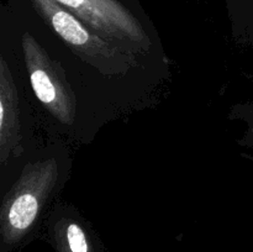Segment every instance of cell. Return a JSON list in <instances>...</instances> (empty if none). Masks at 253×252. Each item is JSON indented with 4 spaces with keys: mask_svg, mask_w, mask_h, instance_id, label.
Wrapping results in <instances>:
<instances>
[{
    "mask_svg": "<svg viewBox=\"0 0 253 252\" xmlns=\"http://www.w3.org/2000/svg\"><path fill=\"white\" fill-rule=\"evenodd\" d=\"M46 236L56 252H106L90 224L72 207H56L48 214Z\"/></svg>",
    "mask_w": 253,
    "mask_h": 252,
    "instance_id": "obj_6",
    "label": "cell"
},
{
    "mask_svg": "<svg viewBox=\"0 0 253 252\" xmlns=\"http://www.w3.org/2000/svg\"><path fill=\"white\" fill-rule=\"evenodd\" d=\"M30 2L62 46L101 77H127L132 69L142 67L143 59L101 37L54 0H30Z\"/></svg>",
    "mask_w": 253,
    "mask_h": 252,
    "instance_id": "obj_2",
    "label": "cell"
},
{
    "mask_svg": "<svg viewBox=\"0 0 253 252\" xmlns=\"http://www.w3.org/2000/svg\"><path fill=\"white\" fill-rule=\"evenodd\" d=\"M30 111L21 89L15 81L11 63L2 52L0 57V166L1 174L30 153Z\"/></svg>",
    "mask_w": 253,
    "mask_h": 252,
    "instance_id": "obj_5",
    "label": "cell"
},
{
    "mask_svg": "<svg viewBox=\"0 0 253 252\" xmlns=\"http://www.w3.org/2000/svg\"><path fill=\"white\" fill-rule=\"evenodd\" d=\"M88 27L143 61L163 58L156 32L121 0H54Z\"/></svg>",
    "mask_w": 253,
    "mask_h": 252,
    "instance_id": "obj_4",
    "label": "cell"
},
{
    "mask_svg": "<svg viewBox=\"0 0 253 252\" xmlns=\"http://www.w3.org/2000/svg\"><path fill=\"white\" fill-rule=\"evenodd\" d=\"M71 165L62 143L32 153L2 198L0 252H20L37 236L49 205L69 179Z\"/></svg>",
    "mask_w": 253,
    "mask_h": 252,
    "instance_id": "obj_1",
    "label": "cell"
},
{
    "mask_svg": "<svg viewBox=\"0 0 253 252\" xmlns=\"http://www.w3.org/2000/svg\"><path fill=\"white\" fill-rule=\"evenodd\" d=\"M19 40L25 71L37 103L63 132H74L79 127L78 96L66 71L31 32L24 31Z\"/></svg>",
    "mask_w": 253,
    "mask_h": 252,
    "instance_id": "obj_3",
    "label": "cell"
},
{
    "mask_svg": "<svg viewBox=\"0 0 253 252\" xmlns=\"http://www.w3.org/2000/svg\"><path fill=\"white\" fill-rule=\"evenodd\" d=\"M232 116L245 121L247 125V130L246 132H245L244 138L240 140L239 142L241 143V145L247 146V147L253 148V103L234 106V109H232ZM242 156L253 161L252 156L245 155V153Z\"/></svg>",
    "mask_w": 253,
    "mask_h": 252,
    "instance_id": "obj_7",
    "label": "cell"
}]
</instances>
